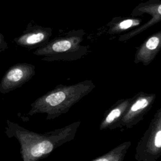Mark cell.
Instances as JSON below:
<instances>
[{"label": "cell", "instance_id": "5bb4252c", "mask_svg": "<svg viewBox=\"0 0 161 161\" xmlns=\"http://www.w3.org/2000/svg\"><path fill=\"white\" fill-rule=\"evenodd\" d=\"M145 1H161V0H145Z\"/></svg>", "mask_w": 161, "mask_h": 161}, {"label": "cell", "instance_id": "9c48e42d", "mask_svg": "<svg viewBox=\"0 0 161 161\" xmlns=\"http://www.w3.org/2000/svg\"><path fill=\"white\" fill-rule=\"evenodd\" d=\"M161 50V30L152 34L138 47L134 63H142L147 66L154 60Z\"/></svg>", "mask_w": 161, "mask_h": 161}, {"label": "cell", "instance_id": "3957f363", "mask_svg": "<svg viewBox=\"0 0 161 161\" xmlns=\"http://www.w3.org/2000/svg\"><path fill=\"white\" fill-rule=\"evenodd\" d=\"M86 32L82 29L72 30L62 36L57 37L33 52L46 62L75 61L89 52V46L82 44Z\"/></svg>", "mask_w": 161, "mask_h": 161}, {"label": "cell", "instance_id": "30bf717a", "mask_svg": "<svg viewBox=\"0 0 161 161\" xmlns=\"http://www.w3.org/2000/svg\"><path fill=\"white\" fill-rule=\"evenodd\" d=\"M131 101V97L116 101L103 115L99 124V130H113L119 128L120 122Z\"/></svg>", "mask_w": 161, "mask_h": 161}, {"label": "cell", "instance_id": "52a82bcc", "mask_svg": "<svg viewBox=\"0 0 161 161\" xmlns=\"http://www.w3.org/2000/svg\"><path fill=\"white\" fill-rule=\"evenodd\" d=\"M35 66L28 63H19L11 67L1 79L0 92L6 94L22 86L35 75Z\"/></svg>", "mask_w": 161, "mask_h": 161}, {"label": "cell", "instance_id": "5b68a950", "mask_svg": "<svg viewBox=\"0 0 161 161\" xmlns=\"http://www.w3.org/2000/svg\"><path fill=\"white\" fill-rule=\"evenodd\" d=\"M155 99V94L143 91H140L131 97V101L121 120L119 128H131L140 122L152 108Z\"/></svg>", "mask_w": 161, "mask_h": 161}, {"label": "cell", "instance_id": "7c38bea8", "mask_svg": "<svg viewBox=\"0 0 161 161\" xmlns=\"http://www.w3.org/2000/svg\"><path fill=\"white\" fill-rule=\"evenodd\" d=\"M131 145L130 141L121 143L104 154L92 159V161H123Z\"/></svg>", "mask_w": 161, "mask_h": 161}, {"label": "cell", "instance_id": "8fae6325", "mask_svg": "<svg viewBox=\"0 0 161 161\" xmlns=\"http://www.w3.org/2000/svg\"><path fill=\"white\" fill-rule=\"evenodd\" d=\"M142 19L137 16L114 17L107 24V32L109 35H117L129 31L142 25Z\"/></svg>", "mask_w": 161, "mask_h": 161}, {"label": "cell", "instance_id": "7a4b0ae2", "mask_svg": "<svg viewBox=\"0 0 161 161\" xmlns=\"http://www.w3.org/2000/svg\"><path fill=\"white\" fill-rule=\"evenodd\" d=\"M96 86L91 80L71 85H57L31 104L28 116L46 114V119H53L67 113L70 108L93 91Z\"/></svg>", "mask_w": 161, "mask_h": 161}, {"label": "cell", "instance_id": "277c9868", "mask_svg": "<svg viewBox=\"0 0 161 161\" xmlns=\"http://www.w3.org/2000/svg\"><path fill=\"white\" fill-rule=\"evenodd\" d=\"M161 157V106L153 115L148 128L138 142L135 158L137 161H156Z\"/></svg>", "mask_w": 161, "mask_h": 161}, {"label": "cell", "instance_id": "6da1fadb", "mask_svg": "<svg viewBox=\"0 0 161 161\" xmlns=\"http://www.w3.org/2000/svg\"><path fill=\"white\" fill-rule=\"evenodd\" d=\"M80 123V121H76L64 127L38 133L7 120L5 133L8 137H14L18 141L23 161H37L47 157L57 148L72 140Z\"/></svg>", "mask_w": 161, "mask_h": 161}, {"label": "cell", "instance_id": "8992f818", "mask_svg": "<svg viewBox=\"0 0 161 161\" xmlns=\"http://www.w3.org/2000/svg\"><path fill=\"white\" fill-rule=\"evenodd\" d=\"M145 14L150 15V19L144 24L121 35L118 38L119 42H126L160 22L161 1H147L138 4L132 11L131 16H140Z\"/></svg>", "mask_w": 161, "mask_h": 161}, {"label": "cell", "instance_id": "4fadbf2b", "mask_svg": "<svg viewBox=\"0 0 161 161\" xmlns=\"http://www.w3.org/2000/svg\"><path fill=\"white\" fill-rule=\"evenodd\" d=\"M8 48V44L5 40L4 35L0 32V53Z\"/></svg>", "mask_w": 161, "mask_h": 161}, {"label": "cell", "instance_id": "ba28073f", "mask_svg": "<svg viewBox=\"0 0 161 161\" xmlns=\"http://www.w3.org/2000/svg\"><path fill=\"white\" fill-rule=\"evenodd\" d=\"M52 35V30L39 26L28 27L21 35L14 38L19 47L27 49H36L46 45Z\"/></svg>", "mask_w": 161, "mask_h": 161}]
</instances>
